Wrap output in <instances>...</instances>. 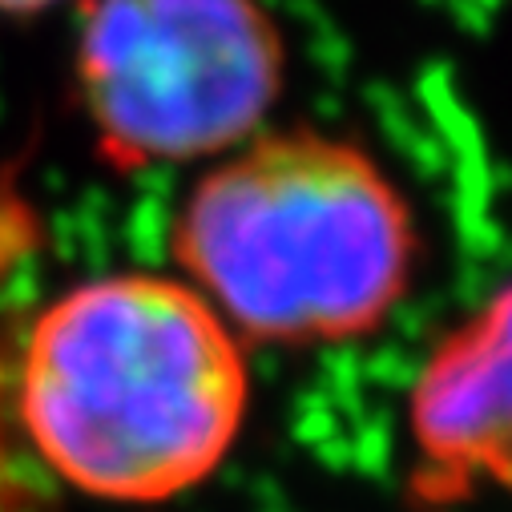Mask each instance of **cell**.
<instances>
[{
  "label": "cell",
  "mask_w": 512,
  "mask_h": 512,
  "mask_svg": "<svg viewBox=\"0 0 512 512\" xmlns=\"http://www.w3.org/2000/svg\"><path fill=\"white\" fill-rule=\"evenodd\" d=\"M250 416V363L178 275L113 271L57 291L9 359V420L29 464L101 504L202 488Z\"/></svg>",
  "instance_id": "obj_1"
},
{
  "label": "cell",
  "mask_w": 512,
  "mask_h": 512,
  "mask_svg": "<svg viewBox=\"0 0 512 512\" xmlns=\"http://www.w3.org/2000/svg\"><path fill=\"white\" fill-rule=\"evenodd\" d=\"M170 250L242 343L323 347L392 319L412 291L416 214L367 150L315 130L222 154L174 214Z\"/></svg>",
  "instance_id": "obj_2"
},
{
  "label": "cell",
  "mask_w": 512,
  "mask_h": 512,
  "mask_svg": "<svg viewBox=\"0 0 512 512\" xmlns=\"http://www.w3.org/2000/svg\"><path fill=\"white\" fill-rule=\"evenodd\" d=\"M287 49L259 0H89L73 85L105 166L222 158L283 93Z\"/></svg>",
  "instance_id": "obj_3"
},
{
  "label": "cell",
  "mask_w": 512,
  "mask_h": 512,
  "mask_svg": "<svg viewBox=\"0 0 512 512\" xmlns=\"http://www.w3.org/2000/svg\"><path fill=\"white\" fill-rule=\"evenodd\" d=\"M416 504L512 496V283L456 323L408 388Z\"/></svg>",
  "instance_id": "obj_4"
},
{
  "label": "cell",
  "mask_w": 512,
  "mask_h": 512,
  "mask_svg": "<svg viewBox=\"0 0 512 512\" xmlns=\"http://www.w3.org/2000/svg\"><path fill=\"white\" fill-rule=\"evenodd\" d=\"M33 464L17 444L9 420V355L0 351V512H37L41 492L33 480Z\"/></svg>",
  "instance_id": "obj_5"
},
{
  "label": "cell",
  "mask_w": 512,
  "mask_h": 512,
  "mask_svg": "<svg viewBox=\"0 0 512 512\" xmlns=\"http://www.w3.org/2000/svg\"><path fill=\"white\" fill-rule=\"evenodd\" d=\"M61 0H0V13L5 17H29V13H41V9H53Z\"/></svg>",
  "instance_id": "obj_6"
}]
</instances>
